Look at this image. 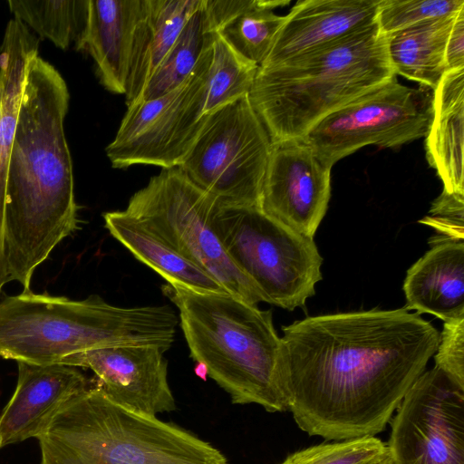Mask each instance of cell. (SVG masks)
<instances>
[{
  "mask_svg": "<svg viewBox=\"0 0 464 464\" xmlns=\"http://www.w3.org/2000/svg\"><path fill=\"white\" fill-rule=\"evenodd\" d=\"M392 420L393 464H464V388L442 370L424 371Z\"/></svg>",
  "mask_w": 464,
  "mask_h": 464,
  "instance_id": "7c38bea8",
  "label": "cell"
},
{
  "mask_svg": "<svg viewBox=\"0 0 464 464\" xmlns=\"http://www.w3.org/2000/svg\"><path fill=\"white\" fill-rule=\"evenodd\" d=\"M457 13L385 35L394 73L433 91L447 72L446 44Z\"/></svg>",
  "mask_w": 464,
  "mask_h": 464,
  "instance_id": "603a6c76",
  "label": "cell"
},
{
  "mask_svg": "<svg viewBox=\"0 0 464 464\" xmlns=\"http://www.w3.org/2000/svg\"><path fill=\"white\" fill-rule=\"evenodd\" d=\"M16 388L0 414V449L38 438L59 411L92 386L76 367L17 362Z\"/></svg>",
  "mask_w": 464,
  "mask_h": 464,
  "instance_id": "9a60e30c",
  "label": "cell"
},
{
  "mask_svg": "<svg viewBox=\"0 0 464 464\" xmlns=\"http://www.w3.org/2000/svg\"><path fill=\"white\" fill-rule=\"evenodd\" d=\"M37 439L41 464H227L208 442L115 404L97 385L70 400Z\"/></svg>",
  "mask_w": 464,
  "mask_h": 464,
  "instance_id": "8992f818",
  "label": "cell"
},
{
  "mask_svg": "<svg viewBox=\"0 0 464 464\" xmlns=\"http://www.w3.org/2000/svg\"><path fill=\"white\" fill-rule=\"evenodd\" d=\"M379 0H302L285 15L266 59L276 65L320 49L376 23Z\"/></svg>",
  "mask_w": 464,
  "mask_h": 464,
  "instance_id": "2e32d148",
  "label": "cell"
},
{
  "mask_svg": "<svg viewBox=\"0 0 464 464\" xmlns=\"http://www.w3.org/2000/svg\"><path fill=\"white\" fill-rule=\"evenodd\" d=\"M141 0H88V15L78 51L94 61L102 85L125 94Z\"/></svg>",
  "mask_w": 464,
  "mask_h": 464,
  "instance_id": "ac0fdd59",
  "label": "cell"
},
{
  "mask_svg": "<svg viewBox=\"0 0 464 464\" xmlns=\"http://www.w3.org/2000/svg\"><path fill=\"white\" fill-rule=\"evenodd\" d=\"M212 38L190 75L155 99L129 106L114 140L106 147L112 168L149 164L179 167L205 121V92L212 57Z\"/></svg>",
  "mask_w": 464,
  "mask_h": 464,
  "instance_id": "8fae6325",
  "label": "cell"
},
{
  "mask_svg": "<svg viewBox=\"0 0 464 464\" xmlns=\"http://www.w3.org/2000/svg\"><path fill=\"white\" fill-rule=\"evenodd\" d=\"M426 157L443 190L464 195V68L447 71L432 92Z\"/></svg>",
  "mask_w": 464,
  "mask_h": 464,
  "instance_id": "ffe728a7",
  "label": "cell"
},
{
  "mask_svg": "<svg viewBox=\"0 0 464 464\" xmlns=\"http://www.w3.org/2000/svg\"><path fill=\"white\" fill-rule=\"evenodd\" d=\"M396 74L377 23L320 49L259 67L250 103L271 142L302 140L330 113Z\"/></svg>",
  "mask_w": 464,
  "mask_h": 464,
  "instance_id": "3957f363",
  "label": "cell"
},
{
  "mask_svg": "<svg viewBox=\"0 0 464 464\" xmlns=\"http://www.w3.org/2000/svg\"><path fill=\"white\" fill-rule=\"evenodd\" d=\"M69 92L59 72L38 55L29 63L9 157L5 255L9 281L30 291L33 274L79 229L72 163L63 122Z\"/></svg>",
  "mask_w": 464,
  "mask_h": 464,
  "instance_id": "7a4b0ae2",
  "label": "cell"
},
{
  "mask_svg": "<svg viewBox=\"0 0 464 464\" xmlns=\"http://www.w3.org/2000/svg\"><path fill=\"white\" fill-rule=\"evenodd\" d=\"M103 219L110 234L168 284L197 292L227 293L214 276L124 210L106 212Z\"/></svg>",
  "mask_w": 464,
  "mask_h": 464,
  "instance_id": "7402d4cb",
  "label": "cell"
},
{
  "mask_svg": "<svg viewBox=\"0 0 464 464\" xmlns=\"http://www.w3.org/2000/svg\"><path fill=\"white\" fill-rule=\"evenodd\" d=\"M382 464H393V463H392V459H391V458H390L387 461H385V462H384V463H382Z\"/></svg>",
  "mask_w": 464,
  "mask_h": 464,
  "instance_id": "d590c367",
  "label": "cell"
},
{
  "mask_svg": "<svg viewBox=\"0 0 464 464\" xmlns=\"http://www.w3.org/2000/svg\"><path fill=\"white\" fill-rule=\"evenodd\" d=\"M213 227L227 255L263 302L292 311L314 295L323 258L314 238L257 206L218 203Z\"/></svg>",
  "mask_w": 464,
  "mask_h": 464,
  "instance_id": "52a82bcc",
  "label": "cell"
},
{
  "mask_svg": "<svg viewBox=\"0 0 464 464\" xmlns=\"http://www.w3.org/2000/svg\"><path fill=\"white\" fill-rule=\"evenodd\" d=\"M446 70L464 68V7L456 14L445 49Z\"/></svg>",
  "mask_w": 464,
  "mask_h": 464,
  "instance_id": "d6a6232c",
  "label": "cell"
},
{
  "mask_svg": "<svg viewBox=\"0 0 464 464\" xmlns=\"http://www.w3.org/2000/svg\"><path fill=\"white\" fill-rule=\"evenodd\" d=\"M195 373L198 377L201 378L203 381H206V377L208 376V370L203 364L197 362V366L195 367Z\"/></svg>",
  "mask_w": 464,
  "mask_h": 464,
  "instance_id": "836d02e7",
  "label": "cell"
},
{
  "mask_svg": "<svg viewBox=\"0 0 464 464\" xmlns=\"http://www.w3.org/2000/svg\"><path fill=\"white\" fill-rule=\"evenodd\" d=\"M271 149L246 95L206 114L179 167L218 204L259 207Z\"/></svg>",
  "mask_w": 464,
  "mask_h": 464,
  "instance_id": "9c48e42d",
  "label": "cell"
},
{
  "mask_svg": "<svg viewBox=\"0 0 464 464\" xmlns=\"http://www.w3.org/2000/svg\"><path fill=\"white\" fill-rule=\"evenodd\" d=\"M283 333L288 411L303 431L330 441L383 431L440 342L438 330L406 308L311 316Z\"/></svg>",
  "mask_w": 464,
  "mask_h": 464,
  "instance_id": "6da1fadb",
  "label": "cell"
},
{
  "mask_svg": "<svg viewBox=\"0 0 464 464\" xmlns=\"http://www.w3.org/2000/svg\"><path fill=\"white\" fill-rule=\"evenodd\" d=\"M387 445L375 436L323 442L288 455L280 464H382Z\"/></svg>",
  "mask_w": 464,
  "mask_h": 464,
  "instance_id": "83f0119b",
  "label": "cell"
},
{
  "mask_svg": "<svg viewBox=\"0 0 464 464\" xmlns=\"http://www.w3.org/2000/svg\"><path fill=\"white\" fill-rule=\"evenodd\" d=\"M14 18L61 49L79 46L87 24L88 0H8Z\"/></svg>",
  "mask_w": 464,
  "mask_h": 464,
  "instance_id": "cb8c5ba5",
  "label": "cell"
},
{
  "mask_svg": "<svg viewBox=\"0 0 464 464\" xmlns=\"http://www.w3.org/2000/svg\"><path fill=\"white\" fill-rule=\"evenodd\" d=\"M434 359L435 366L464 388V319L444 323Z\"/></svg>",
  "mask_w": 464,
  "mask_h": 464,
  "instance_id": "f546056e",
  "label": "cell"
},
{
  "mask_svg": "<svg viewBox=\"0 0 464 464\" xmlns=\"http://www.w3.org/2000/svg\"><path fill=\"white\" fill-rule=\"evenodd\" d=\"M258 66L238 55L218 33H213L208 71L204 115L249 94Z\"/></svg>",
  "mask_w": 464,
  "mask_h": 464,
  "instance_id": "4316f807",
  "label": "cell"
},
{
  "mask_svg": "<svg viewBox=\"0 0 464 464\" xmlns=\"http://www.w3.org/2000/svg\"><path fill=\"white\" fill-rule=\"evenodd\" d=\"M202 0H141L134 33L126 104L133 103Z\"/></svg>",
  "mask_w": 464,
  "mask_h": 464,
  "instance_id": "44dd1931",
  "label": "cell"
},
{
  "mask_svg": "<svg viewBox=\"0 0 464 464\" xmlns=\"http://www.w3.org/2000/svg\"><path fill=\"white\" fill-rule=\"evenodd\" d=\"M432 92L410 88L395 76L327 115L302 140L329 169L367 145L399 148L426 136Z\"/></svg>",
  "mask_w": 464,
  "mask_h": 464,
  "instance_id": "30bf717a",
  "label": "cell"
},
{
  "mask_svg": "<svg viewBox=\"0 0 464 464\" xmlns=\"http://www.w3.org/2000/svg\"><path fill=\"white\" fill-rule=\"evenodd\" d=\"M202 3L188 19L170 50L134 102L162 96L177 88L190 75L213 34L208 31Z\"/></svg>",
  "mask_w": 464,
  "mask_h": 464,
  "instance_id": "d4e9b609",
  "label": "cell"
},
{
  "mask_svg": "<svg viewBox=\"0 0 464 464\" xmlns=\"http://www.w3.org/2000/svg\"><path fill=\"white\" fill-rule=\"evenodd\" d=\"M289 0H265L264 4L224 24L217 32L242 58L258 67L266 59L285 15L274 10L290 4Z\"/></svg>",
  "mask_w": 464,
  "mask_h": 464,
  "instance_id": "484cf974",
  "label": "cell"
},
{
  "mask_svg": "<svg viewBox=\"0 0 464 464\" xmlns=\"http://www.w3.org/2000/svg\"><path fill=\"white\" fill-rule=\"evenodd\" d=\"M38 55V41L17 19L9 21L0 53V295L9 282L5 255V185L24 84L30 61Z\"/></svg>",
  "mask_w": 464,
  "mask_h": 464,
  "instance_id": "d6986e66",
  "label": "cell"
},
{
  "mask_svg": "<svg viewBox=\"0 0 464 464\" xmlns=\"http://www.w3.org/2000/svg\"><path fill=\"white\" fill-rule=\"evenodd\" d=\"M217 204L174 167L152 177L131 196L124 211L214 276L227 293L257 305L262 298L227 255L214 229Z\"/></svg>",
  "mask_w": 464,
  "mask_h": 464,
  "instance_id": "ba28073f",
  "label": "cell"
},
{
  "mask_svg": "<svg viewBox=\"0 0 464 464\" xmlns=\"http://www.w3.org/2000/svg\"><path fill=\"white\" fill-rule=\"evenodd\" d=\"M464 7V0H379L376 23L390 34L415 24L450 14Z\"/></svg>",
  "mask_w": 464,
  "mask_h": 464,
  "instance_id": "f1b7e54d",
  "label": "cell"
},
{
  "mask_svg": "<svg viewBox=\"0 0 464 464\" xmlns=\"http://www.w3.org/2000/svg\"><path fill=\"white\" fill-rule=\"evenodd\" d=\"M162 292L179 310L190 356L233 403L288 411L279 372L281 341L271 310L229 293L197 292L168 283Z\"/></svg>",
  "mask_w": 464,
  "mask_h": 464,
  "instance_id": "5b68a950",
  "label": "cell"
},
{
  "mask_svg": "<svg viewBox=\"0 0 464 464\" xmlns=\"http://www.w3.org/2000/svg\"><path fill=\"white\" fill-rule=\"evenodd\" d=\"M420 222L435 227L444 237L463 240L464 195L443 190L432 203L430 215Z\"/></svg>",
  "mask_w": 464,
  "mask_h": 464,
  "instance_id": "4dcf8cb0",
  "label": "cell"
},
{
  "mask_svg": "<svg viewBox=\"0 0 464 464\" xmlns=\"http://www.w3.org/2000/svg\"><path fill=\"white\" fill-rule=\"evenodd\" d=\"M164 351L154 345H121L71 354L59 363L91 369L96 385L115 404L156 417L176 410Z\"/></svg>",
  "mask_w": 464,
  "mask_h": 464,
  "instance_id": "5bb4252c",
  "label": "cell"
},
{
  "mask_svg": "<svg viewBox=\"0 0 464 464\" xmlns=\"http://www.w3.org/2000/svg\"><path fill=\"white\" fill-rule=\"evenodd\" d=\"M178 323L169 305L121 307L97 295L72 300L23 291L0 301V358L53 364L111 346L154 345L166 352Z\"/></svg>",
  "mask_w": 464,
  "mask_h": 464,
  "instance_id": "277c9868",
  "label": "cell"
},
{
  "mask_svg": "<svg viewBox=\"0 0 464 464\" xmlns=\"http://www.w3.org/2000/svg\"><path fill=\"white\" fill-rule=\"evenodd\" d=\"M265 0H203L206 25L209 33L252 9L261 6Z\"/></svg>",
  "mask_w": 464,
  "mask_h": 464,
  "instance_id": "1f68e13d",
  "label": "cell"
},
{
  "mask_svg": "<svg viewBox=\"0 0 464 464\" xmlns=\"http://www.w3.org/2000/svg\"><path fill=\"white\" fill-rule=\"evenodd\" d=\"M407 310L430 314L444 323L464 319V243L447 237L407 271L403 283Z\"/></svg>",
  "mask_w": 464,
  "mask_h": 464,
  "instance_id": "e0dca14e",
  "label": "cell"
},
{
  "mask_svg": "<svg viewBox=\"0 0 464 464\" xmlns=\"http://www.w3.org/2000/svg\"><path fill=\"white\" fill-rule=\"evenodd\" d=\"M2 117V101H1V92H0V121Z\"/></svg>",
  "mask_w": 464,
  "mask_h": 464,
  "instance_id": "e575fe53",
  "label": "cell"
},
{
  "mask_svg": "<svg viewBox=\"0 0 464 464\" xmlns=\"http://www.w3.org/2000/svg\"><path fill=\"white\" fill-rule=\"evenodd\" d=\"M331 169L303 140L272 143L259 208L314 238L328 208Z\"/></svg>",
  "mask_w": 464,
  "mask_h": 464,
  "instance_id": "4fadbf2b",
  "label": "cell"
}]
</instances>
